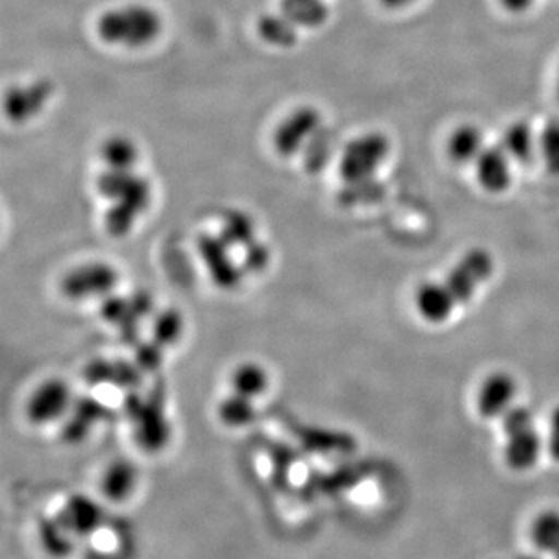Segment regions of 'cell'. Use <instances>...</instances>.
Listing matches in <instances>:
<instances>
[{"mask_svg": "<svg viewBox=\"0 0 559 559\" xmlns=\"http://www.w3.org/2000/svg\"><path fill=\"white\" fill-rule=\"evenodd\" d=\"M506 433L507 465L514 471H527L538 463L543 440L535 426L532 411L527 407L513 406L502 417Z\"/></svg>", "mask_w": 559, "mask_h": 559, "instance_id": "cell-6", "label": "cell"}, {"mask_svg": "<svg viewBox=\"0 0 559 559\" xmlns=\"http://www.w3.org/2000/svg\"><path fill=\"white\" fill-rule=\"evenodd\" d=\"M164 13L143 0L117 3L103 10L94 22L95 38L119 51H142L156 46L164 36Z\"/></svg>", "mask_w": 559, "mask_h": 559, "instance_id": "cell-1", "label": "cell"}, {"mask_svg": "<svg viewBox=\"0 0 559 559\" xmlns=\"http://www.w3.org/2000/svg\"><path fill=\"white\" fill-rule=\"evenodd\" d=\"M377 2L388 13H404V11L418 5L419 0H377Z\"/></svg>", "mask_w": 559, "mask_h": 559, "instance_id": "cell-36", "label": "cell"}, {"mask_svg": "<svg viewBox=\"0 0 559 559\" xmlns=\"http://www.w3.org/2000/svg\"><path fill=\"white\" fill-rule=\"evenodd\" d=\"M418 314L430 323H443L451 318L457 305L452 300L443 282L425 283L415 294Z\"/></svg>", "mask_w": 559, "mask_h": 559, "instance_id": "cell-20", "label": "cell"}, {"mask_svg": "<svg viewBox=\"0 0 559 559\" xmlns=\"http://www.w3.org/2000/svg\"><path fill=\"white\" fill-rule=\"evenodd\" d=\"M326 130L322 110L312 105H300L288 110L272 131V148L282 159L304 156L312 142Z\"/></svg>", "mask_w": 559, "mask_h": 559, "instance_id": "cell-5", "label": "cell"}, {"mask_svg": "<svg viewBox=\"0 0 559 559\" xmlns=\"http://www.w3.org/2000/svg\"><path fill=\"white\" fill-rule=\"evenodd\" d=\"M186 330V320L175 308L159 312L153 323V340L162 347L168 348L178 344Z\"/></svg>", "mask_w": 559, "mask_h": 559, "instance_id": "cell-30", "label": "cell"}, {"mask_svg": "<svg viewBox=\"0 0 559 559\" xmlns=\"http://www.w3.org/2000/svg\"><path fill=\"white\" fill-rule=\"evenodd\" d=\"M547 450H549V454L555 459V462H559V406L551 414Z\"/></svg>", "mask_w": 559, "mask_h": 559, "instance_id": "cell-35", "label": "cell"}, {"mask_svg": "<svg viewBox=\"0 0 559 559\" xmlns=\"http://www.w3.org/2000/svg\"><path fill=\"white\" fill-rule=\"evenodd\" d=\"M72 404V393L64 381L47 380L33 392L27 403V418L33 425L44 426L61 418Z\"/></svg>", "mask_w": 559, "mask_h": 559, "instance_id": "cell-12", "label": "cell"}, {"mask_svg": "<svg viewBox=\"0 0 559 559\" xmlns=\"http://www.w3.org/2000/svg\"><path fill=\"white\" fill-rule=\"evenodd\" d=\"M538 162L550 178L559 180V119H550L539 128Z\"/></svg>", "mask_w": 559, "mask_h": 559, "instance_id": "cell-26", "label": "cell"}, {"mask_svg": "<svg viewBox=\"0 0 559 559\" xmlns=\"http://www.w3.org/2000/svg\"><path fill=\"white\" fill-rule=\"evenodd\" d=\"M230 384L231 392L255 400L270 388V377L259 364L245 362L231 373Z\"/></svg>", "mask_w": 559, "mask_h": 559, "instance_id": "cell-25", "label": "cell"}, {"mask_svg": "<svg viewBox=\"0 0 559 559\" xmlns=\"http://www.w3.org/2000/svg\"><path fill=\"white\" fill-rule=\"evenodd\" d=\"M138 485V469L128 459L110 463L102 479V491L112 502H123Z\"/></svg>", "mask_w": 559, "mask_h": 559, "instance_id": "cell-22", "label": "cell"}, {"mask_svg": "<svg viewBox=\"0 0 559 559\" xmlns=\"http://www.w3.org/2000/svg\"><path fill=\"white\" fill-rule=\"evenodd\" d=\"M495 272V260L485 249H471L457 261L454 267L443 280L448 293L457 307L468 304L477 289L488 282Z\"/></svg>", "mask_w": 559, "mask_h": 559, "instance_id": "cell-7", "label": "cell"}, {"mask_svg": "<svg viewBox=\"0 0 559 559\" xmlns=\"http://www.w3.org/2000/svg\"><path fill=\"white\" fill-rule=\"evenodd\" d=\"M533 544L539 550L550 551L559 557V511H544L535 521L532 530Z\"/></svg>", "mask_w": 559, "mask_h": 559, "instance_id": "cell-29", "label": "cell"}, {"mask_svg": "<svg viewBox=\"0 0 559 559\" xmlns=\"http://www.w3.org/2000/svg\"><path fill=\"white\" fill-rule=\"evenodd\" d=\"M495 2L510 16H522L535 7L536 0H495Z\"/></svg>", "mask_w": 559, "mask_h": 559, "instance_id": "cell-34", "label": "cell"}, {"mask_svg": "<svg viewBox=\"0 0 559 559\" xmlns=\"http://www.w3.org/2000/svg\"><path fill=\"white\" fill-rule=\"evenodd\" d=\"M198 252H200L210 278L218 288L231 290L238 288L242 278V271L230 257V248L219 235L201 234L198 238Z\"/></svg>", "mask_w": 559, "mask_h": 559, "instance_id": "cell-11", "label": "cell"}, {"mask_svg": "<svg viewBox=\"0 0 559 559\" xmlns=\"http://www.w3.org/2000/svg\"><path fill=\"white\" fill-rule=\"evenodd\" d=\"M98 160L106 170H134L142 164V148L128 134H110L102 140Z\"/></svg>", "mask_w": 559, "mask_h": 559, "instance_id": "cell-19", "label": "cell"}, {"mask_svg": "<svg viewBox=\"0 0 559 559\" xmlns=\"http://www.w3.org/2000/svg\"><path fill=\"white\" fill-rule=\"evenodd\" d=\"M392 140L385 132L370 130L360 132L337 151L336 165L344 182L345 193L364 191L377 183L392 157Z\"/></svg>", "mask_w": 559, "mask_h": 559, "instance_id": "cell-3", "label": "cell"}, {"mask_svg": "<svg viewBox=\"0 0 559 559\" xmlns=\"http://www.w3.org/2000/svg\"><path fill=\"white\" fill-rule=\"evenodd\" d=\"M95 190L108 204L105 227L114 238L127 237L153 201V183L140 168L134 170L100 168L95 179Z\"/></svg>", "mask_w": 559, "mask_h": 559, "instance_id": "cell-2", "label": "cell"}, {"mask_svg": "<svg viewBox=\"0 0 559 559\" xmlns=\"http://www.w3.org/2000/svg\"><path fill=\"white\" fill-rule=\"evenodd\" d=\"M271 252L263 242L253 241L245 248V270L250 274H259L270 266Z\"/></svg>", "mask_w": 559, "mask_h": 559, "instance_id": "cell-33", "label": "cell"}, {"mask_svg": "<svg viewBox=\"0 0 559 559\" xmlns=\"http://www.w3.org/2000/svg\"><path fill=\"white\" fill-rule=\"evenodd\" d=\"M554 92H555V97H557V100L559 103V60L557 62V68H555V73H554Z\"/></svg>", "mask_w": 559, "mask_h": 559, "instance_id": "cell-37", "label": "cell"}, {"mask_svg": "<svg viewBox=\"0 0 559 559\" xmlns=\"http://www.w3.org/2000/svg\"><path fill=\"white\" fill-rule=\"evenodd\" d=\"M255 404L252 399L231 392L218 404V417L227 428H245L255 419Z\"/></svg>", "mask_w": 559, "mask_h": 559, "instance_id": "cell-27", "label": "cell"}, {"mask_svg": "<svg viewBox=\"0 0 559 559\" xmlns=\"http://www.w3.org/2000/svg\"><path fill=\"white\" fill-rule=\"evenodd\" d=\"M127 417L134 426L135 440L143 451L160 452L171 439L170 423L165 414L164 384L154 385L146 399L130 390L123 401Z\"/></svg>", "mask_w": 559, "mask_h": 559, "instance_id": "cell-4", "label": "cell"}, {"mask_svg": "<svg viewBox=\"0 0 559 559\" xmlns=\"http://www.w3.org/2000/svg\"><path fill=\"white\" fill-rule=\"evenodd\" d=\"M119 278V271L112 264L92 261L68 272L62 278L61 290L70 300L106 297L117 288Z\"/></svg>", "mask_w": 559, "mask_h": 559, "instance_id": "cell-9", "label": "cell"}, {"mask_svg": "<svg viewBox=\"0 0 559 559\" xmlns=\"http://www.w3.org/2000/svg\"><path fill=\"white\" fill-rule=\"evenodd\" d=\"M62 527L76 536H90L103 524V510L95 500L75 495L66 502L60 516Z\"/></svg>", "mask_w": 559, "mask_h": 559, "instance_id": "cell-18", "label": "cell"}, {"mask_svg": "<svg viewBox=\"0 0 559 559\" xmlns=\"http://www.w3.org/2000/svg\"><path fill=\"white\" fill-rule=\"evenodd\" d=\"M83 377L91 388L114 385L130 392V390H138L142 384L143 371L139 369L138 364L128 362V360L97 359L87 364Z\"/></svg>", "mask_w": 559, "mask_h": 559, "instance_id": "cell-14", "label": "cell"}, {"mask_svg": "<svg viewBox=\"0 0 559 559\" xmlns=\"http://www.w3.org/2000/svg\"><path fill=\"white\" fill-rule=\"evenodd\" d=\"M300 32V28L280 10L275 13L263 14L257 22L259 38L274 49L285 50L296 46Z\"/></svg>", "mask_w": 559, "mask_h": 559, "instance_id": "cell-21", "label": "cell"}, {"mask_svg": "<svg viewBox=\"0 0 559 559\" xmlns=\"http://www.w3.org/2000/svg\"><path fill=\"white\" fill-rule=\"evenodd\" d=\"M538 135L539 128L521 119L507 124L498 142L518 168H522L538 162Z\"/></svg>", "mask_w": 559, "mask_h": 559, "instance_id": "cell-16", "label": "cell"}, {"mask_svg": "<svg viewBox=\"0 0 559 559\" xmlns=\"http://www.w3.org/2000/svg\"><path fill=\"white\" fill-rule=\"evenodd\" d=\"M488 145L487 132L480 124L463 121L448 134L444 153L455 167L471 168Z\"/></svg>", "mask_w": 559, "mask_h": 559, "instance_id": "cell-13", "label": "cell"}, {"mask_svg": "<svg viewBox=\"0 0 559 559\" xmlns=\"http://www.w3.org/2000/svg\"><path fill=\"white\" fill-rule=\"evenodd\" d=\"M112 414V411L102 403L100 400L92 396H83L73 403L72 415L66 425L62 426L61 437L66 443L76 444L86 440L95 425L105 421Z\"/></svg>", "mask_w": 559, "mask_h": 559, "instance_id": "cell-17", "label": "cell"}, {"mask_svg": "<svg viewBox=\"0 0 559 559\" xmlns=\"http://www.w3.org/2000/svg\"><path fill=\"white\" fill-rule=\"evenodd\" d=\"M516 390V381L509 373L499 371L488 377L477 393V411L480 417L487 419L503 417L513 407Z\"/></svg>", "mask_w": 559, "mask_h": 559, "instance_id": "cell-15", "label": "cell"}, {"mask_svg": "<svg viewBox=\"0 0 559 559\" xmlns=\"http://www.w3.org/2000/svg\"><path fill=\"white\" fill-rule=\"evenodd\" d=\"M278 10L300 31L320 27L330 13L326 0H280Z\"/></svg>", "mask_w": 559, "mask_h": 559, "instance_id": "cell-23", "label": "cell"}, {"mask_svg": "<svg viewBox=\"0 0 559 559\" xmlns=\"http://www.w3.org/2000/svg\"><path fill=\"white\" fill-rule=\"evenodd\" d=\"M40 540L51 555H68L72 551V543L68 536V530L62 527L58 520H44L39 525Z\"/></svg>", "mask_w": 559, "mask_h": 559, "instance_id": "cell-31", "label": "cell"}, {"mask_svg": "<svg viewBox=\"0 0 559 559\" xmlns=\"http://www.w3.org/2000/svg\"><path fill=\"white\" fill-rule=\"evenodd\" d=\"M299 437L304 447L316 452H348L355 448L352 437L325 429L307 428L301 430Z\"/></svg>", "mask_w": 559, "mask_h": 559, "instance_id": "cell-28", "label": "cell"}, {"mask_svg": "<svg viewBox=\"0 0 559 559\" xmlns=\"http://www.w3.org/2000/svg\"><path fill=\"white\" fill-rule=\"evenodd\" d=\"M255 223L241 210H230L224 215L219 237L229 248H248L257 240Z\"/></svg>", "mask_w": 559, "mask_h": 559, "instance_id": "cell-24", "label": "cell"}, {"mask_svg": "<svg viewBox=\"0 0 559 559\" xmlns=\"http://www.w3.org/2000/svg\"><path fill=\"white\" fill-rule=\"evenodd\" d=\"M469 170L473 171L474 180L485 193L503 194L513 187L518 165L499 145V142H489Z\"/></svg>", "mask_w": 559, "mask_h": 559, "instance_id": "cell-10", "label": "cell"}, {"mask_svg": "<svg viewBox=\"0 0 559 559\" xmlns=\"http://www.w3.org/2000/svg\"><path fill=\"white\" fill-rule=\"evenodd\" d=\"M55 86L46 79L13 84L3 97V112L14 124L31 123L49 108Z\"/></svg>", "mask_w": 559, "mask_h": 559, "instance_id": "cell-8", "label": "cell"}, {"mask_svg": "<svg viewBox=\"0 0 559 559\" xmlns=\"http://www.w3.org/2000/svg\"><path fill=\"white\" fill-rule=\"evenodd\" d=\"M165 348L156 341H140L135 345L134 362L143 373H154L162 367Z\"/></svg>", "mask_w": 559, "mask_h": 559, "instance_id": "cell-32", "label": "cell"}]
</instances>
